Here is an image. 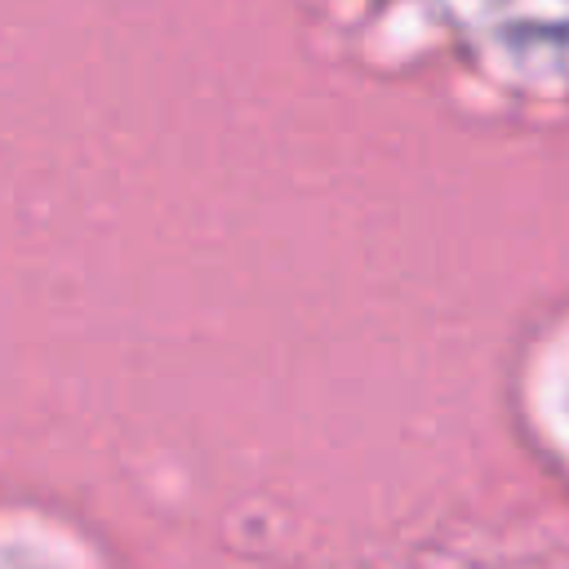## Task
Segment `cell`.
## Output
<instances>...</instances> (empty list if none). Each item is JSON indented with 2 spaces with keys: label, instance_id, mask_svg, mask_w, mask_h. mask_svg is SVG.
Wrapping results in <instances>:
<instances>
[]
</instances>
